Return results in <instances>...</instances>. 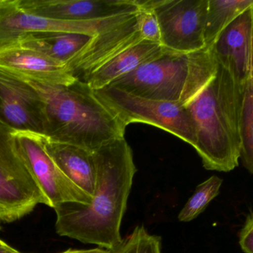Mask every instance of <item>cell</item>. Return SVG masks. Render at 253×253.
<instances>
[{
  "label": "cell",
  "mask_w": 253,
  "mask_h": 253,
  "mask_svg": "<svg viewBox=\"0 0 253 253\" xmlns=\"http://www.w3.org/2000/svg\"><path fill=\"white\" fill-rule=\"evenodd\" d=\"M96 187L90 204L61 203L55 208L56 231L115 251L123 243L120 229L137 169L132 152L125 138L108 141L93 152Z\"/></svg>",
  "instance_id": "6da1fadb"
},
{
  "label": "cell",
  "mask_w": 253,
  "mask_h": 253,
  "mask_svg": "<svg viewBox=\"0 0 253 253\" xmlns=\"http://www.w3.org/2000/svg\"><path fill=\"white\" fill-rule=\"evenodd\" d=\"M19 79L42 101L47 139L93 152L108 141L124 138L126 125L84 82L56 86Z\"/></svg>",
  "instance_id": "7a4b0ae2"
},
{
  "label": "cell",
  "mask_w": 253,
  "mask_h": 253,
  "mask_svg": "<svg viewBox=\"0 0 253 253\" xmlns=\"http://www.w3.org/2000/svg\"><path fill=\"white\" fill-rule=\"evenodd\" d=\"M244 89L218 65L213 80L185 105L196 129L194 149L208 170L228 172L239 166Z\"/></svg>",
  "instance_id": "3957f363"
},
{
  "label": "cell",
  "mask_w": 253,
  "mask_h": 253,
  "mask_svg": "<svg viewBox=\"0 0 253 253\" xmlns=\"http://www.w3.org/2000/svg\"><path fill=\"white\" fill-rule=\"evenodd\" d=\"M218 68L212 48L188 53L167 49L159 57L109 86L135 96L180 102L185 106L213 80Z\"/></svg>",
  "instance_id": "277c9868"
},
{
  "label": "cell",
  "mask_w": 253,
  "mask_h": 253,
  "mask_svg": "<svg viewBox=\"0 0 253 253\" xmlns=\"http://www.w3.org/2000/svg\"><path fill=\"white\" fill-rule=\"evenodd\" d=\"M94 92L126 126L131 123H147L196 147L194 123L180 102L141 98L111 86Z\"/></svg>",
  "instance_id": "5b68a950"
},
{
  "label": "cell",
  "mask_w": 253,
  "mask_h": 253,
  "mask_svg": "<svg viewBox=\"0 0 253 253\" xmlns=\"http://www.w3.org/2000/svg\"><path fill=\"white\" fill-rule=\"evenodd\" d=\"M13 129L0 120V225L14 222L48 202L25 166Z\"/></svg>",
  "instance_id": "8992f818"
},
{
  "label": "cell",
  "mask_w": 253,
  "mask_h": 253,
  "mask_svg": "<svg viewBox=\"0 0 253 253\" xmlns=\"http://www.w3.org/2000/svg\"><path fill=\"white\" fill-rule=\"evenodd\" d=\"M19 154L31 176L48 202L55 208L61 203L77 202L90 204L92 197L71 182L51 158L44 136L26 131H13Z\"/></svg>",
  "instance_id": "52a82bcc"
},
{
  "label": "cell",
  "mask_w": 253,
  "mask_h": 253,
  "mask_svg": "<svg viewBox=\"0 0 253 253\" xmlns=\"http://www.w3.org/2000/svg\"><path fill=\"white\" fill-rule=\"evenodd\" d=\"M159 21L161 45L178 53L198 51L205 46L208 0H149Z\"/></svg>",
  "instance_id": "ba28073f"
},
{
  "label": "cell",
  "mask_w": 253,
  "mask_h": 253,
  "mask_svg": "<svg viewBox=\"0 0 253 253\" xmlns=\"http://www.w3.org/2000/svg\"><path fill=\"white\" fill-rule=\"evenodd\" d=\"M0 120L15 131L44 135L42 101L29 84L0 70Z\"/></svg>",
  "instance_id": "9c48e42d"
},
{
  "label": "cell",
  "mask_w": 253,
  "mask_h": 253,
  "mask_svg": "<svg viewBox=\"0 0 253 253\" xmlns=\"http://www.w3.org/2000/svg\"><path fill=\"white\" fill-rule=\"evenodd\" d=\"M143 41L137 26L135 14L123 25L92 37L66 65L76 79L83 82L99 67Z\"/></svg>",
  "instance_id": "30bf717a"
},
{
  "label": "cell",
  "mask_w": 253,
  "mask_h": 253,
  "mask_svg": "<svg viewBox=\"0 0 253 253\" xmlns=\"http://www.w3.org/2000/svg\"><path fill=\"white\" fill-rule=\"evenodd\" d=\"M24 11L59 20L105 19L138 10L136 0H18Z\"/></svg>",
  "instance_id": "8fae6325"
},
{
  "label": "cell",
  "mask_w": 253,
  "mask_h": 253,
  "mask_svg": "<svg viewBox=\"0 0 253 253\" xmlns=\"http://www.w3.org/2000/svg\"><path fill=\"white\" fill-rule=\"evenodd\" d=\"M253 34V6L231 22L212 46L218 65L245 87L251 74Z\"/></svg>",
  "instance_id": "7c38bea8"
},
{
  "label": "cell",
  "mask_w": 253,
  "mask_h": 253,
  "mask_svg": "<svg viewBox=\"0 0 253 253\" xmlns=\"http://www.w3.org/2000/svg\"><path fill=\"white\" fill-rule=\"evenodd\" d=\"M0 70L19 78L56 86L77 81L66 64L17 45L0 48Z\"/></svg>",
  "instance_id": "4fadbf2b"
},
{
  "label": "cell",
  "mask_w": 253,
  "mask_h": 253,
  "mask_svg": "<svg viewBox=\"0 0 253 253\" xmlns=\"http://www.w3.org/2000/svg\"><path fill=\"white\" fill-rule=\"evenodd\" d=\"M44 143L49 155L65 176L93 199L96 180L93 152L78 146L50 141L44 136Z\"/></svg>",
  "instance_id": "5bb4252c"
},
{
  "label": "cell",
  "mask_w": 253,
  "mask_h": 253,
  "mask_svg": "<svg viewBox=\"0 0 253 253\" xmlns=\"http://www.w3.org/2000/svg\"><path fill=\"white\" fill-rule=\"evenodd\" d=\"M166 50L160 43L141 42L99 67L83 82L92 90L103 89L117 79L132 72L140 65L159 57Z\"/></svg>",
  "instance_id": "9a60e30c"
},
{
  "label": "cell",
  "mask_w": 253,
  "mask_h": 253,
  "mask_svg": "<svg viewBox=\"0 0 253 253\" xmlns=\"http://www.w3.org/2000/svg\"><path fill=\"white\" fill-rule=\"evenodd\" d=\"M92 37L74 33H37L27 34L13 45L41 52L67 65L90 41Z\"/></svg>",
  "instance_id": "2e32d148"
},
{
  "label": "cell",
  "mask_w": 253,
  "mask_h": 253,
  "mask_svg": "<svg viewBox=\"0 0 253 253\" xmlns=\"http://www.w3.org/2000/svg\"><path fill=\"white\" fill-rule=\"evenodd\" d=\"M253 6V0H208L204 34L206 47H212L221 33Z\"/></svg>",
  "instance_id": "e0dca14e"
},
{
  "label": "cell",
  "mask_w": 253,
  "mask_h": 253,
  "mask_svg": "<svg viewBox=\"0 0 253 253\" xmlns=\"http://www.w3.org/2000/svg\"><path fill=\"white\" fill-rule=\"evenodd\" d=\"M240 159L253 174V89L250 79L244 89L240 115Z\"/></svg>",
  "instance_id": "ac0fdd59"
},
{
  "label": "cell",
  "mask_w": 253,
  "mask_h": 253,
  "mask_svg": "<svg viewBox=\"0 0 253 253\" xmlns=\"http://www.w3.org/2000/svg\"><path fill=\"white\" fill-rule=\"evenodd\" d=\"M222 183L221 178L213 175L199 184L180 212L178 220L181 222H189L197 218L219 194Z\"/></svg>",
  "instance_id": "d6986e66"
},
{
  "label": "cell",
  "mask_w": 253,
  "mask_h": 253,
  "mask_svg": "<svg viewBox=\"0 0 253 253\" xmlns=\"http://www.w3.org/2000/svg\"><path fill=\"white\" fill-rule=\"evenodd\" d=\"M115 253H162V240L157 236L147 233L144 227L138 226L123 243L114 251Z\"/></svg>",
  "instance_id": "ffe728a7"
},
{
  "label": "cell",
  "mask_w": 253,
  "mask_h": 253,
  "mask_svg": "<svg viewBox=\"0 0 253 253\" xmlns=\"http://www.w3.org/2000/svg\"><path fill=\"white\" fill-rule=\"evenodd\" d=\"M138 10L136 13L137 26L144 41L160 43L161 31L157 16L149 0H136Z\"/></svg>",
  "instance_id": "44dd1931"
},
{
  "label": "cell",
  "mask_w": 253,
  "mask_h": 253,
  "mask_svg": "<svg viewBox=\"0 0 253 253\" xmlns=\"http://www.w3.org/2000/svg\"><path fill=\"white\" fill-rule=\"evenodd\" d=\"M239 243L244 252L253 253V215L247 219L241 232Z\"/></svg>",
  "instance_id": "7402d4cb"
},
{
  "label": "cell",
  "mask_w": 253,
  "mask_h": 253,
  "mask_svg": "<svg viewBox=\"0 0 253 253\" xmlns=\"http://www.w3.org/2000/svg\"><path fill=\"white\" fill-rule=\"evenodd\" d=\"M61 253H115L113 251H108V250L103 249V248H97L93 249L87 250H73L70 249L68 251H64Z\"/></svg>",
  "instance_id": "603a6c76"
},
{
  "label": "cell",
  "mask_w": 253,
  "mask_h": 253,
  "mask_svg": "<svg viewBox=\"0 0 253 253\" xmlns=\"http://www.w3.org/2000/svg\"><path fill=\"white\" fill-rule=\"evenodd\" d=\"M250 81H251V86H252L253 89V34L252 42V52H251V74H250Z\"/></svg>",
  "instance_id": "cb8c5ba5"
},
{
  "label": "cell",
  "mask_w": 253,
  "mask_h": 253,
  "mask_svg": "<svg viewBox=\"0 0 253 253\" xmlns=\"http://www.w3.org/2000/svg\"><path fill=\"white\" fill-rule=\"evenodd\" d=\"M1 227H2V226L0 225V230H1Z\"/></svg>",
  "instance_id": "d4e9b609"
}]
</instances>
